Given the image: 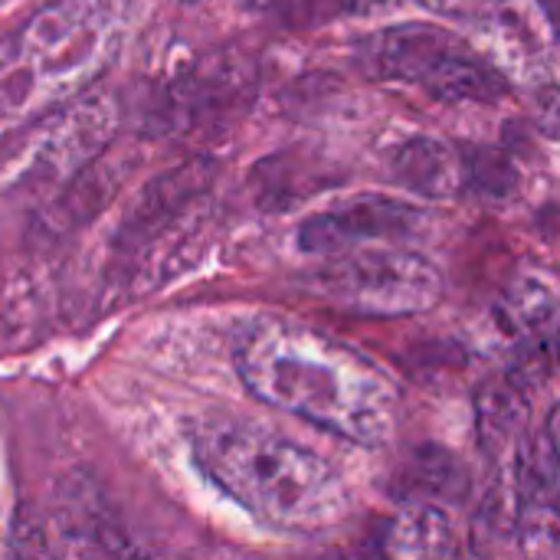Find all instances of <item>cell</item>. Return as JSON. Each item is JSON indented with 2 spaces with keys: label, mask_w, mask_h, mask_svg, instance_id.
Here are the masks:
<instances>
[{
  "label": "cell",
  "mask_w": 560,
  "mask_h": 560,
  "mask_svg": "<svg viewBox=\"0 0 560 560\" xmlns=\"http://www.w3.org/2000/svg\"><path fill=\"white\" fill-rule=\"evenodd\" d=\"M197 469L276 532L315 535L351 512L338 469L315 450L240 417H203L187 433Z\"/></svg>",
  "instance_id": "obj_2"
},
{
  "label": "cell",
  "mask_w": 560,
  "mask_h": 560,
  "mask_svg": "<svg viewBox=\"0 0 560 560\" xmlns=\"http://www.w3.org/2000/svg\"><path fill=\"white\" fill-rule=\"evenodd\" d=\"M381 560H463V545L446 509L436 505H404L381 532Z\"/></svg>",
  "instance_id": "obj_11"
},
{
  "label": "cell",
  "mask_w": 560,
  "mask_h": 560,
  "mask_svg": "<svg viewBox=\"0 0 560 560\" xmlns=\"http://www.w3.org/2000/svg\"><path fill=\"white\" fill-rule=\"evenodd\" d=\"M89 515H92V535L108 560H187L161 545L144 541L138 532L125 528V522L118 515H112L102 502L95 509H89Z\"/></svg>",
  "instance_id": "obj_14"
},
{
  "label": "cell",
  "mask_w": 560,
  "mask_h": 560,
  "mask_svg": "<svg viewBox=\"0 0 560 560\" xmlns=\"http://www.w3.org/2000/svg\"><path fill=\"white\" fill-rule=\"evenodd\" d=\"M345 7H351V10H374V7H381V3H387V0H341Z\"/></svg>",
  "instance_id": "obj_20"
},
{
  "label": "cell",
  "mask_w": 560,
  "mask_h": 560,
  "mask_svg": "<svg viewBox=\"0 0 560 560\" xmlns=\"http://www.w3.org/2000/svg\"><path fill=\"white\" fill-rule=\"evenodd\" d=\"M246 390L331 436L358 446H387L397 430L400 394L394 381L354 348L312 328L262 322L236 348Z\"/></svg>",
  "instance_id": "obj_1"
},
{
  "label": "cell",
  "mask_w": 560,
  "mask_h": 560,
  "mask_svg": "<svg viewBox=\"0 0 560 560\" xmlns=\"http://www.w3.org/2000/svg\"><path fill=\"white\" fill-rule=\"evenodd\" d=\"M253 7H262V10H285V7H295L302 0H249Z\"/></svg>",
  "instance_id": "obj_19"
},
{
  "label": "cell",
  "mask_w": 560,
  "mask_h": 560,
  "mask_svg": "<svg viewBox=\"0 0 560 560\" xmlns=\"http://www.w3.org/2000/svg\"><path fill=\"white\" fill-rule=\"evenodd\" d=\"M115 43L118 16L105 0H59L39 10L0 52V98L33 105L72 95L102 72Z\"/></svg>",
  "instance_id": "obj_3"
},
{
  "label": "cell",
  "mask_w": 560,
  "mask_h": 560,
  "mask_svg": "<svg viewBox=\"0 0 560 560\" xmlns=\"http://www.w3.org/2000/svg\"><path fill=\"white\" fill-rule=\"evenodd\" d=\"M466 171H469V184L486 197H509L515 190V180H518L509 154L492 151V148L466 158Z\"/></svg>",
  "instance_id": "obj_15"
},
{
  "label": "cell",
  "mask_w": 560,
  "mask_h": 560,
  "mask_svg": "<svg viewBox=\"0 0 560 560\" xmlns=\"http://www.w3.org/2000/svg\"><path fill=\"white\" fill-rule=\"evenodd\" d=\"M427 223L420 207L394 197H358L338 210L315 213L299 226V246L315 256H338L354 243L413 236Z\"/></svg>",
  "instance_id": "obj_7"
},
{
  "label": "cell",
  "mask_w": 560,
  "mask_h": 560,
  "mask_svg": "<svg viewBox=\"0 0 560 560\" xmlns=\"http://www.w3.org/2000/svg\"><path fill=\"white\" fill-rule=\"evenodd\" d=\"M463 560H482V558H479V555H476V551L469 548V555H466V558H463Z\"/></svg>",
  "instance_id": "obj_21"
},
{
  "label": "cell",
  "mask_w": 560,
  "mask_h": 560,
  "mask_svg": "<svg viewBox=\"0 0 560 560\" xmlns=\"http://www.w3.org/2000/svg\"><path fill=\"white\" fill-rule=\"evenodd\" d=\"M394 177L410 187L420 197H456L466 184H469V171H466V158L436 138H410L397 148L394 161Z\"/></svg>",
  "instance_id": "obj_12"
},
{
  "label": "cell",
  "mask_w": 560,
  "mask_h": 560,
  "mask_svg": "<svg viewBox=\"0 0 560 560\" xmlns=\"http://www.w3.org/2000/svg\"><path fill=\"white\" fill-rule=\"evenodd\" d=\"M358 66L371 79L410 82L440 102H495L505 79L459 36L430 23H400L358 43Z\"/></svg>",
  "instance_id": "obj_4"
},
{
  "label": "cell",
  "mask_w": 560,
  "mask_h": 560,
  "mask_svg": "<svg viewBox=\"0 0 560 560\" xmlns=\"http://www.w3.org/2000/svg\"><path fill=\"white\" fill-rule=\"evenodd\" d=\"M420 3L430 7L433 13H443V16H482L499 0H420Z\"/></svg>",
  "instance_id": "obj_18"
},
{
  "label": "cell",
  "mask_w": 560,
  "mask_h": 560,
  "mask_svg": "<svg viewBox=\"0 0 560 560\" xmlns=\"http://www.w3.org/2000/svg\"><path fill=\"white\" fill-rule=\"evenodd\" d=\"M318 289L354 315L404 318L436 308L446 285L443 272L420 253L364 249L328 262L318 272Z\"/></svg>",
  "instance_id": "obj_5"
},
{
  "label": "cell",
  "mask_w": 560,
  "mask_h": 560,
  "mask_svg": "<svg viewBox=\"0 0 560 560\" xmlns=\"http://www.w3.org/2000/svg\"><path fill=\"white\" fill-rule=\"evenodd\" d=\"M532 118L538 131L551 141H560V82H541L532 98Z\"/></svg>",
  "instance_id": "obj_17"
},
{
  "label": "cell",
  "mask_w": 560,
  "mask_h": 560,
  "mask_svg": "<svg viewBox=\"0 0 560 560\" xmlns=\"http://www.w3.org/2000/svg\"><path fill=\"white\" fill-rule=\"evenodd\" d=\"M482 59L509 82H545L558 26L541 0H499L482 23Z\"/></svg>",
  "instance_id": "obj_6"
},
{
  "label": "cell",
  "mask_w": 560,
  "mask_h": 560,
  "mask_svg": "<svg viewBox=\"0 0 560 560\" xmlns=\"http://www.w3.org/2000/svg\"><path fill=\"white\" fill-rule=\"evenodd\" d=\"M10 560H59L43 522L20 515L10 535Z\"/></svg>",
  "instance_id": "obj_16"
},
{
  "label": "cell",
  "mask_w": 560,
  "mask_h": 560,
  "mask_svg": "<svg viewBox=\"0 0 560 560\" xmlns=\"http://www.w3.org/2000/svg\"><path fill=\"white\" fill-rule=\"evenodd\" d=\"M528 397L509 374L489 377L476 390V430L479 446L492 459H505L522 440L528 427Z\"/></svg>",
  "instance_id": "obj_13"
},
{
  "label": "cell",
  "mask_w": 560,
  "mask_h": 560,
  "mask_svg": "<svg viewBox=\"0 0 560 560\" xmlns=\"http://www.w3.org/2000/svg\"><path fill=\"white\" fill-rule=\"evenodd\" d=\"M469 492L472 476L466 463L436 443L413 446L390 476V495L404 505L456 509L469 499Z\"/></svg>",
  "instance_id": "obj_10"
},
{
  "label": "cell",
  "mask_w": 560,
  "mask_h": 560,
  "mask_svg": "<svg viewBox=\"0 0 560 560\" xmlns=\"http://www.w3.org/2000/svg\"><path fill=\"white\" fill-rule=\"evenodd\" d=\"M495 322L522 348H560V289L545 272H518L495 302Z\"/></svg>",
  "instance_id": "obj_8"
},
{
  "label": "cell",
  "mask_w": 560,
  "mask_h": 560,
  "mask_svg": "<svg viewBox=\"0 0 560 560\" xmlns=\"http://www.w3.org/2000/svg\"><path fill=\"white\" fill-rule=\"evenodd\" d=\"M515 486L522 499V528L560 525V404L548 413L541 436L515 450Z\"/></svg>",
  "instance_id": "obj_9"
}]
</instances>
